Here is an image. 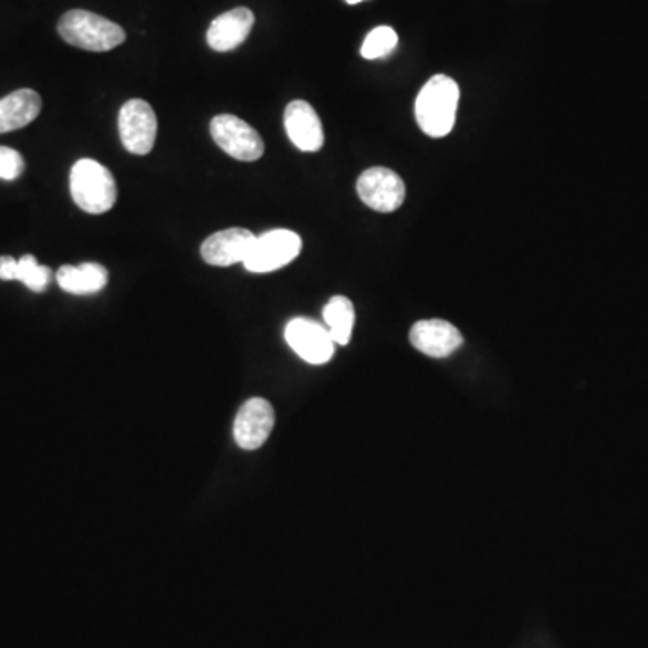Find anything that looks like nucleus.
<instances>
[{
    "label": "nucleus",
    "instance_id": "nucleus-1",
    "mask_svg": "<svg viewBox=\"0 0 648 648\" xmlns=\"http://www.w3.org/2000/svg\"><path fill=\"white\" fill-rule=\"evenodd\" d=\"M460 105V87L446 74H436L421 87L415 105V116L421 132L429 137L449 136L454 128Z\"/></svg>",
    "mask_w": 648,
    "mask_h": 648
},
{
    "label": "nucleus",
    "instance_id": "nucleus-2",
    "mask_svg": "<svg viewBox=\"0 0 648 648\" xmlns=\"http://www.w3.org/2000/svg\"><path fill=\"white\" fill-rule=\"evenodd\" d=\"M71 195L77 208L88 215H103L114 208L116 180L107 166L94 159H80L69 177Z\"/></svg>",
    "mask_w": 648,
    "mask_h": 648
},
{
    "label": "nucleus",
    "instance_id": "nucleus-3",
    "mask_svg": "<svg viewBox=\"0 0 648 648\" xmlns=\"http://www.w3.org/2000/svg\"><path fill=\"white\" fill-rule=\"evenodd\" d=\"M59 33L69 45L93 53L112 51L126 39L122 25L85 10L67 11L60 19Z\"/></svg>",
    "mask_w": 648,
    "mask_h": 648
},
{
    "label": "nucleus",
    "instance_id": "nucleus-4",
    "mask_svg": "<svg viewBox=\"0 0 648 648\" xmlns=\"http://www.w3.org/2000/svg\"><path fill=\"white\" fill-rule=\"evenodd\" d=\"M303 242L297 232L289 229H274L257 237V242L249 252L243 266L254 274H269L280 271L300 257Z\"/></svg>",
    "mask_w": 648,
    "mask_h": 648
},
{
    "label": "nucleus",
    "instance_id": "nucleus-5",
    "mask_svg": "<svg viewBox=\"0 0 648 648\" xmlns=\"http://www.w3.org/2000/svg\"><path fill=\"white\" fill-rule=\"evenodd\" d=\"M211 137L229 157L243 163L262 159L265 145L249 123L232 114H220L211 122Z\"/></svg>",
    "mask_w": 648,
    "mask_h": 648
},
{
    "label": "nucleus",
    "instance_id": "nucleus-6",
    "mask_svg": "<svg viewBox=\"0 0 648 648\" xmlns=\"http://www.w3.org/2000/svg\"><path fill=\"white\" fill-rule=\"evenodd\" d=\"M119 137L126 151L148 155L157 139V116L145 100H128L119 111Z\"/></svg>",
    "mask_w": 648,
    "mask_h": 648
},
{
    "label": "nucleus",
    "instance_id": "nucleus-7",
    "mask_svg": "<svg viewBox=\"0 0 648 648\" xmlns=\"http://www.w3.org/2000/svg\"><path fill=\"white\" fill-rule=\"evenodd\" d=\"M357 194L373 211L393 213L406 200V185L397 171L377 166L358 177Z\"/></svg>",
    "mask_w": 648,
    "mask_h": 648
},
{
    "label": "nucleus",
    "instance_id": "nucleus-8",
    "mask_svg": "<svg viewBox=\"0 0 648 648\" xmlns=\"http://www.w3.org/2000/svg\"><path fill=\"white\" fill-rule=\"evenodd\" d=\"M285 341L297 357L314 366L330 363L335 354L328 328L306 317H295L286 324Z\"/></svg>",
    "mask_w": 648,
    "mask_h": 648
},
{
    "label": "nucleus",
    "instance_id": "nucleus-9",
    "mask_svg": "<svg viewBox=\"0 0 648 648\" xmlns=\"http://www.w3.org/2000/svg\"><path fill=\"white\" fill-rule=\"evenodd\" d=\"M276 424L274 409L265 398H251L245 401L237 420H234V440L243 450H257L263 447Z\"/></svg>",
    "mask_w": 648,
    "mask_h": 648
},
{
    "label": "nucleus",
    "instance_id": "nucleus-10",
    "mask_svg": "<svg viewBox=\"0 0 648 648\" xmlns=\"http://www.w3.org/2000/svg\"><path fill=\"white\" fill-rule=\"evenodd\" d=\"M257 237L249 229L231 228L215 232L202 243L203 262L215 266H229L248 260Z\"/></svg>",
    "mask_w": 648,
    "mask_h": 648
},
{
    "label": "nucleus",
    "instance_id": "nucleus-11",
    "mask_svg": "<svg viewBox=\"0 0 648 648\" xmlns=\"http://www.w3.org/2000/svg\"><path fill=\"white\" fill-rule=\"evenodd\" d=\"M412 346L432 358L449 357L463 344V335L454 324L443 320L418 321L411 328Z\"/></svg>",
    "mask_w": 648,
    "mask_h": 648
},
{
    "label": "nucleus",
    "instance_id": "nucleus-12",
    "mask_svg": "<svg viewBox=\"0 0 648 648\" xmlns=\"http://www.w3.org/2000/svg\"><path fill=\"white\" fill-rule=\"evenodd\" d=\"M285 130L295 148L301 151H320L324 145L323 123L310 103L295 100L285 108Z\"/></svg>",
    "mask_w": 648,
    "mask_h": 648
},
{
    "label": "nucleus",
    "instance_id": "nucleus-13",
    "mask_svg": "<svg viewBox=\"0 0 648 648\" xmlns=\"http://www.w3.org/2000/svg\"><path fill=\"white\" fill-rule=\"evenodd\" d=\"M254 25V15L248 8L226 11L211 22L208 30L209 48L218 53H228L248 40Z\"/></svg>",
    "mask_w": 648,
    "mask_h": 648
},
{
    "label": "nucleus",
    "instance_id": "nucleus-14",
    "mask_svg": "<svg viewBox=\"0 0 648 648\" xmlns=\"http://www.w3.org/2000/svg\"><path fill=\"white\" fill-rule=\"evenodd\" d=\"M42 112V97L31 88H20L0 100V134L19 130Z\"/></svg>",
    "mask_w": 648,
    "mask_h": 648
},
{
    "label": "nucleus",
    "instance_id": "nucleus-15",
    "mask_svg": "<svg viewBox=\"0 0 648 648\" xmlns=\"http://www.w3.org/2000/svg\"><path fill=\"white\" fill-rule=\"evenodd\" d=\"M60 289L74 295L96 294L108 283V271L100 263L63 265L56 272Z\"/></svg>",
    "mask_w": 648,
    "mask_h": 648
},
{
    "label": "nucleus",
    "instance_id": "nucleus-16",
    "mask_svg": "<svg viewBox=\"0 0 648 648\" xmlns=\"http://www.w3.org/2000/svg\"><path fill=\"white\" fill-rule=\"evenodd\" d=\"M323 317L334 343L339 344V346H346L352 341V334H354V303L348 297H344V295H335L324 306Z\"/></svg>",
    "mask_w": 648,
    "mask_h": 648
},
{
    "label": "nucleus",
    "instance_id": "nucleus-17",
    "mask_svg": "<svg viewBox=\"0 0 648 648\" xmlns=\"http://www.w3.org/2000/svg\"><path fill=\"white\" fill-rule=\"evenodd\" d=\"M53 278V272L45 265H40L36 258L31 254L20 258L17 265L15 281L24 283L30 291L44 292L48 289L49 281Z\"/></svg>",
    "mask_w": 648,
    "mask_h": 648
},
{
    "label": "nucleus",
    "instance_id": "nucleus-18",
    "mask_svg": "<svg viewBox=\"0 0 648 648\" xmlns=\"http://www.w3.org/2000/svg\"><path fill=\"white\" fill-rule=\"evenodd\" d=\"M398 34L397 31L389 28V25H380L375 28L372 33L364 40L363 54L366 60L383 59L386 54L391 53L393 49L397 48Z\"/></svg>",
    "mask_w": 648,
    "mask_h": 648
},
{
    "label": "nucleus",
    "instance_id": "nucleus-19",
    "mask_svg": "<svg viewBox=\"0 0 648 648\" xmlns=\"http://www.w3.org/2000/svg\"><path fill=\"white\" fill-rule=\"evenodd\" d=\"M24 168V157L19 151L8 148V146H0V179H19Z\"/></svg>",
    "mask_w": 648,
    "mask_h": 648
},
{
    "label": "nucleus",
    "instance_id": "nucleus-20",
    "mask_svg": "<svg viewBox=\"0 0 648 648\" xmlns=\"http://www.w3.org/2000/svg\"><path fill=\"white\" fill-rule=\"evenodd\" d=\"M19 260L11 257H0V280L15 281Z\"/></svg>",
    "mask_w": 648,
    "mask_h": 648
},
{
    "label": "nucleus",
    "instance_id": "nucleus-21",
    "mask_svg": "<svg viewBox=\"0 0 648 648\" xmlns=\"http://www.w3.org/2000/svg\"><path fill=\"white\" fill-rule=\"evenodd\" d=\"M348 4H358V2H364V0H346Z\"/></svg>",
    "mask_w": 648,
    "mask_h": 648
}]
</instances>
